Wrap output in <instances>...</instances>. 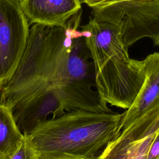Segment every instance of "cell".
<instances>
[{"label": "cell", "mask_w": 159, "mask_h": 159, "mask_svg": "<svg viewBox=\"0 0 159 159\" xmlns=\"http://www.w3.org/2000/svg\"><path fill=\"white\" fill-rule=\"evenodd\" d=\"M123 113L72 110L26 134L38 159H94L120 133Z\"/></svg>", "instance_id": "1"}, {"label": "cell", "mask_w": 159, "mask_h": 159, "mask_svg": "<svg viewBox=\"0 0 159 159\" xmlns=\"http://www.w3.org/2000/svg\"><path fill=\"white\" fill-rule=\"evenodd\" d=\"M81 29L93 63L99 97L111 106L129 109L145 80L143 60L129 57L114 26L91 17Z\"/></svg>", "instance_id": "2"}, {"label": "cell", "mask_w": 159, "mask_h": 159, "mask_svg": "<svg viewBox=\"0 0 159 159\" xmlns=\"http://www.w3.org/2000/svg\"><path fill=\"white\" fill-rule=\"evenodd\" d=\"M66 37V25L34 24L19 63L11 79L0 87V103L12 111L53 89Z\"/></svg>", "instance_id": "3"}, {"label": "cell", "mask_w": 159, "mask_h": 159, "mask_svg": "<svg viewBox=\"0 0 159 159\" xmlns=\"http://www.w3.org/2000/svg\"><path fill=\"white\" fill-rule=\"evenodd\" d=\"M81 15L66 24V37L52 88L66 112L82 110L112 112L96 88L94 65L81 30H78Z\"/></svg>", "instance_id": "4"}, {"label": "cell", "mask_w": 159, "mask_h": 159, "mask_svg": "<svg viewBox=\"0 0 159 159\" xmlns=\"http://www.w3.org/2000/svg\"><path fill=\"white\" fill-rule=\"evenodd\" d=\"M91 14L117 28L127 48L145 37L159 45V0H125L92 9Z\"/></svg>", "instance_id": "5"}, {"label": "cell", "mask_w": 159, "mask_h": 159, "mask_svg": "<svg viewBox=\"0 0 159 159\" xmlns=\"http://www.w3.org/2000/svg\"><path fill=\"white\" fill-rule=\"evenodd\" d=\"M29 30L19 0H0V87L16 70Z\"/></svg>", "instance_id": "6"}, {"label": "cell", "mask_w": 159, "mask_h": 159, "mask_svg": "<svg viewBox=\"0 0 159 159\" xmlns=\"http://www.w3.org/2000/svg\"><path fill=\"white\" fill-rule=\"evenodd\" d=\"M158 132L159 107H157L123 129L94 159H147Z\"/></svg>", "instance_id": "7"}, {"label": "cell", "mask_w": 159, "mask_h": 159, "mask_svg": "<svg viewBox=\"0 0 159 159\" xmlns=\"http://www.w3.org/2000/svg\"><path fill=\"white\" fill-rule=\"evenodd\" d=\"M20 7L30 24L64 27L81 11L80 0H19Z\"/></svg>", "instance_id": "8"}, {"label": "cell", "mask_w": 159, "mask_h": 159, "mask_svg": "<svg viewBox=\"0 0 159 159\" xmlns=\"http://www.w3.org/2000/svg\"><path fill=\"white\" fill-rule=\"evenodd\" d=\"M143 62L144 82L131 107L123 113L119 133L147 112L159 107V53L148 55Z\"/></svg>", "instance_id": "9"}, {"label": "cell", "mask_w": 159, "mask_h": 159, "mask_svg": "<svg viewBox=\"0 0 159 159\" xmlns=\"http://www.w3.org/2000/svg\"><path fill=\"white\" fill-rule=\"evenodd\" d=\"M24 136L12 109L0 103V159H10L20 145Z\"/></svg>", "instance_id": "10"}, {"label": "cell", "mask_w": 159, "mask_h": 159, "mask_svg": "<svg viewBox=\"0 0 159 159\" xmlns=\"http://www.w3.org/2000/svg\"><path fill=\"white\" fill-rule=\"evenodd\" d=\"M10 159H38L37 155L27 135L24 134L20 145Z\"/></svg>", "instance_id": "11"}, {"label": "cell", "mask_w": 159, "mask_h": 159, "mask_svg": "<svg viewBox=\"0 0 159 159\" xmlns=\"http://www.w3.org/2000/svg\"><path fill=\"white\" fill-rule=\"evenodd\" d=\"M125 0H85L84 3L87 4L91 9L102 7L114 3Z\"/></svg>", "instance_id": "12"}, {"label": "cell", "mask_w": 159, "mask_h": 159, "mask_svg": "<svg viewBox=\"0 0 159 159\" xmlns=\"http://www.w3.org/2000/svg\"><path fill=\"white\" fill-rule=\"evenodd\" d=\"M147 159H159V132L151 145Z\"/></svg>", "instance_id": "13"}, {"label": "cell", "mask_w": 159, "mask_h": 159, "mask_svg": "<svg viewBox=\"0 0 159 159\" xmlns=\"http://www.w3.org/2000/svg\"><path fill=\"white\" fill-rule=\"evenodd\" d=\"M84 1H85V0H80V2H81V4H83V3H84Z\"/></svg>", "instance_id": "14"}]
</instances>
